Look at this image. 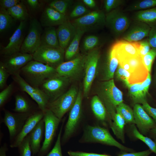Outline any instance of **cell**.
I'll list each match as a JSON object with an SVG mask.
<instances>
[{"label": "cell", "mask_w": 156, "mask_h": 156, "mask_svg": "<svg viewBox=\"0 0 156 156\" xmlns=\"http://www.w3.org/2000/svg\"><path fill=\"white\" fill-rule=\"evenodd\" d=\"M133 112L135 124L141 133L145 135L149 132L150 130L156 127V123L146 112L142 105L139 104H135Z\"/></svg>", "instance_id": "19"}, {"label": "cell", "mask_w": 156, "mask_h": 156, "mask_svg": "<svg viewBox=\"0 0 156 156\" xmlns=\"http://www.w3.org/2000/svg\"><path fill=\"white\" fill-rule=\"evenodd\" d=\"M100 57V52L97 48L90 51L86 55L83 69V94L84 96H88L96 77Z\"/></svg>", "instance_id": "7"}, {"label": "cell", "mask_w": 156, "mask_h": 156, "mask_svg": "<svg viewBox=\"0 0 156 156\" xmlns=\"http://www.w3.org/2000/svg\"><path fill=\"white\" fill-rule=\"evenodd\" d=\"M100 42L99 38L94 35H89L84 39L83 47L86 51H90L95 48L99 45Z\"/></svg>", "instance_id": "41"}, {"label": "cell", "mask_w": 156, "mask_h": 156, "mask_svg": "<svg viewBox=\"0 0 156 156\" xmlns=\"http://www.w3.org/2000/svg\"><path fill=\"white\" fill-rule=\"evenodd\" d=\"M133 18L134 21L144 23L151 27L156 25V7L136 11Z\"/></svg>", "instance_id": "26"}, {"label": "cell", "mask_w": 156, "mask_h": 156, "mask_svg": "<svg viewBox=\"0 0 156 156\" xmlns=\"http://www.w3.org/2000/svg\"><path fill=\"white\" fill-rule=\"evenodd\" d=\"M155 7H156V0H138L128 6L124 11L136 12Z\"/></svg>", "instance_id": "33"}, {"label": "cell", "mask_w": 156, "mask_h": 156, "mask_svg": "<svg viewBox=\"0 0 156 156\" xmlns=\"http://www.w3.org/2000/svg\"><path fill=\"white\" fill-rule=\"evenodd\" d=\"M68 154L69 156H112L111 155L100 154L94 153H89L81 151H68Z\"/></svg>", "instance_id": "54"}, {"label": "cell", "mask_w": 156, "mask_h": 156, "mask_svg": "<svg viewBox=\"0 0 156 156\" xmlns=\"http://www.w3.org/2000/svg\"><path fill=\"white\" fill-rule=\"evenodd\" d=\"M32 107L28 100L22 96L18 95L15 97V107L13 110L19 113L32 112Z\"/></svg>", "instance_id": "35"}, {"label": "cell", "mask_w": 156, "mask_h": 156, "mask_svg": "<svg viewBox=\"0 0 156 156\" xmlns=\"http://www.w3.org/2000/svg\"><path fill=\"white\" fill-rule=\"evenodd\" d=\"M156 57V50L151 49L146 54L142 57L143 63L150 73L153 62Z\"/></svg>", "instance_id": "47"}, {"label": "cell", "mask_w": 156, "mask_h": 156, "mask_svg": "<svg viewBox=\"0 0 156 156\" xmlns=\"http://www.w3.org/2000/svg\"><path fill=\"white\" fill-rule=\"evenodd\" d=\"M82 92L79 90L75 102L70 111L68 118L61 139L62 143H64L71 137L80 123L82 116Z\"/></svg>", "instance_id": "11"}, {"label": "cell", "mask_w": 156, "mask_h": 156, "mask_svg": "<svg viewBox=\"0 0 156 156\" xmlns=\"http://www.w3.org/2000/svg\"><path fill=\"white\" fill-rule=\"evenodd\" d=\"M21 72L26 81L36 88H39L46 80L57 74L55 68L34 60L27 63Z\"/></svg>", "instance_id": "1"}, {"label": "cell", "mask_w": 156, "mask_h": 156, "mask_svg": "<svg viewBox=\"0 0 156 156\" xmlns=\"http://www.w3.org/2000/svg\"><path fill=\"white\" fill-rule=\"evenodd\" d=\"M148 39L151 48L156 50V25L151 27Z\"/></svg>", "instance_id": "51"}, {"label": "cell", "mask_w": 156, "mask_h": 156, "mask_svg": "<svg viewBox=\"0 0 156 156\" xmlns=\"http://www.w3.org/2000/svg\"><path fill=\"white\" fill-rule=\"evenodd\" d=\"M13 88V84H10L0 93V106L2 107L10 96Z\"/></svg>", "instance_id": "49"}, {"label": "cell", "mask_w": 156, "mask_h": 156, "mask_svg": "<svg viewBox=\"0 0 156 156\" xmlns=\"http://www.w3.org/2000/svg\"><path fill=\"white\" fill-rule=\"evenodd\" d=\"M71 0H55L52 1L49 4V6L60 13L66 15L69 7L72 4Z\"/></svg>", "instance_id": "39"}, {"label": "cell", "mask_w": 156, "mask_h": 156, "mask_svg": "<svg viewBox=\"0 0 156 156\" xmlns=\"http://www.w3.org/2000/svg\"><path fill=\"white\" fill-rule=\"evenodd\" d=\"M5 11L15 20L20 22L27 20L29 16L26 7L22 1Z\"/></svg>", "instance_id": "32"}, {"label": "cell", "mask_w": 156, "mask_h": 156, "mask_svg": "<svg viewBox=\"0 0 156 156\" xmlns=\"http://www.w3.org/2000/svg\"><path fill=\"white\" fill-rule=\"evenodd\" d=\"M14 20L5 10H0V33H3L10 28L12 25Z\"/></svg>", "instance_id": "38"}, {"label": "cell", "mask_w": 156, "mask_h": 156, "mask_svg": "<svg viewBox=\"0 0 156 156\" xmlns=\"http://www.w3.org/2000/svg\"><path fill=\"white\" fill-rule=\"evenodd\" d=\"M116 112L122 117L126 123L135 124L133 110L128 105L121 103L116 107Z\"/></svg>", "instance_id": "34"}, {"label": "cell", "mask_w": 156, "mask_h": 156, "mask_svg": "<svg viewBox=\"0 0 156 156\" xmlns=\"http://www.w3.org/2000/svg\"><path fill=\"white\" fill-rule=\"evenodd\" d=\"M67 21L66 15L62 14L48 6L44 9L40 16V23L42 27H54Z\"/></svg>", "instance_id": "21"}, {"label": "cell", "mask_w": 156, "mask_h": 156, "mask_svg": "<svg viewBox=\"0 0 156 156\" xmlns=\"http://www.w3.org/2000/svg\"><path fill=\"white\" fill-rule=\"evenodd\" d=\"M90 105L92 111L96 118L102 122L105 121L107 117V110L98 96L95 95L93 96Z\"/></svg>", "instance_id": "28"}, {"label": "cell", "mask_w": 156, "mask_h": 156, "mask_svg": "<svg viewBox=\"0 0 156 156\" xmlns=\"http://www.w3.org/2000/svg\"><path fill=\"white\" fill-rule=\"evenodd\" d=\"M27 20L21 21L20 24L9 39L8 44L3 48L1 54L5 57L20 52L24 40V33Z\"/></svg>", "instance_id": "18"}, {"label": "cell", "mask_w": 156, "mask_h": 156, "mask_svg": "<svg viewBox=\"0 0 156 156\" xmlns=\"http://www.w3.org/2000/svg\"><path fill=\"white\" fill-rule=\"evenodd\" d=\"M86 55H78L73 59L63 62L56 68L57 73L68 79L79 75L84 69Z\"/></svg>", "instance_id": "15"}, {"label": "cell", "mask_w": 156, "mask_h": 156, "mask_svg": "<svg viewBox=\"0 0 156 156\" xmlns=\"http://www.w3.org/2000/svg\"><path fill=\"white\" fill-rule=\"evenodd\" d=\"M133 133L136 138L143 142L149 148V149L156 155V141H154L150 138L145 136L137 129L134 124L131 126Z\"/></svg>", "instance_id": "37"}, {"label": "cell", "mask_w": 156, "mask_h": 156, "mask_svg": "<svg viewBox=\"0 0 156 156\" xmlns=\"http://www.w3.org/2000/svg\"><path fill=\"white\" fill-rule=\"evenodd\" d=\"M124 0H104L103 1L104 8L107 12L119 8V7L125 3Z\"/></svg>", "instance_id": "44"}, {"label": "cell", "mask_w": 156, "mask_h": 156, "mask_svg": "<svg viewBox=\"0 0 156 156\" xmlns=\"http://www.w3.org/2000/svg\"><path fill=\"white\" fill-rule=\"evenodd\" d=\"M30 96L37 103L40 110L44 113L47 109V106L49 102L47 95L40 88Z\"/></svg>", "instance_id": "36"}, {"label": "cell", "mask_w": 156, "mask_h": 156, "mask_svg": "<svg viewBox=\"0 0 156 156\" xmlns=\"http://www.w3.org/2000/svg\"><path fill=\"white\" fill-rule=\"evenodd\" d=\"M110 125V127L116 137L123 142H125L124 128L125 122L122 117L118 113L114 115Z\"/></svg>", "instance_id": "29"}, {"label": "cell", "mask_w": 156, "mask_h": 156, "mask_svg": "<svg viewBox=\"0 0 156 156\" xmlns=\"http://www.w3.org/2000/svg\"><path fill=\"white\" fill-rule=\"evenodd\" d=\"M29 134L18 147L20 156H31L32 153L29 142Z\"/></svg>", "instance_id": "42"}, {"label": "cell", "mask_w": 156, "mask_h": 156, "mask_svg": "<svg viewBox=\"0 0 156 156\" xmlns=\"http://www.w3.org/2000/svg\"><path fill=\"white\" fill-rule=\"evenodd\" d=\"M151 29L148 25L133 20L121 36V40L130 42L141 41L148 37Z\"/></svg>", "instance_id": "17"}, {"label": "cell", "mask_w": 156, "mask_h": 156, "mask_svg": "<svg viewBox=\"0 0 156 156\" xmlns=\"http://www.w3.org/2000/svg\"><path fill=\"white\" fill-rule=\"evenodd\" d=\"M112 47L115 51L119 62L139 55L138 49L134 42L120 40L116 42Z\"/></svg>", "instance_id": "23"}, {"label": "cell", "mask_w": 156, "mask_h": 156, "mask_svg": "<svg viewBox=\"0 0 156 156\" xmlns=\"http://www.w3.org/2000/svg\"><path fill=\"white\" fill-rule=\"evenodd\" d=\"M100 93L98 96L105 106L111 122L116 107L123 102L122 93L115 86L113 79L102 84Z\"/></svg>", "instance_id": "3"}, {"label": "cell", "mask_w": 156, "mask_h": 156, "mask_svg": "<svg viewBox=\"0 0 156 156\" xmlns=\"http://www.w3.org/2000/svg\"><path fill=\"white\" fill-rule=\"evenodd\" d=\"M8 150L6 144L1 146L0 148V156H6V152Z\"/></svg>", "instance_id": "59"}, {"label": "cell", "mask_w": 156, "mask_h": 156, "mask_svg": "<svg viewBox=\"0 0 156 156\" xmlns=\"http://www.w3.org/2000/svg\"><path fill=\"white\" fill-rule=\"evenodd\" d=\"M40 46L56 48L61 47L59 45L56 29L54 27H45L41 35Z\"/></svg>", "instance_id": "25"}, {"label": "cell", "mask_w": 156, "mask_h": 156, "mask_svg": "<svg viewBox=\"0 0 156 156\" xmlns=\"http://www.w3.org/2000/svg\"><path fill=\"white\" fill-rule=\"evenodd\" d=\"M20 2L19 0H0V10H6Z\"/></svg>", "instance_id": "52"}, {"label": "cell", "mask_w": 156, "mask_h": 156, "mask_svg": "<svg viewBox=\"0 0 156 156\" xmlns=\"http://www.w3.org/2000/svg\"><path fill=\"white\" fill-rule=\"evenodd\" d=\"M152 153V152L148 149L137 152H125L118 156H149Z\"/></svg>", "instance_id": "55"}, {"label": "cell", "mask_w": 156, "mask_h": 156, "mask_svg": "<svg viewBox=\"0 0 156 156\" xmlns=\"http://www.w3.org/2000/svg\"><path fill=\"white\" fill-rule=\"evenodd\" d=\"M44 115V112L41 110L35 111L31 114L27 119L21 131L11 144L10 146L12 148H18L24 138L43 118Z\"/></svg>", "instance_id": "20"}, {"label": "cell", "mask_w": 156, "mask_h": 156, "mask_svg": "<svg viewBox=\"0 0 156 156\" xmlns=\"http://www.w3.org/2000/svg\"><path fill=\"white\" fill-rule=\"evenodd\" d=\"M115 73L117 78L123 82L127 87L130 85L129 80L130 77V73L119 64Z\"/></svg>", "instance_id": "46"}, {"label": "cell", "mask_w": 156, "mask_h": 156, "mask_svg": "<svg viewBox=\"0 0 156 156\" xmlns=\"http://www.w3.org/2000/svg\"><path fill=\"white\" fill-rule=\"evenodd\" d=\"M10 75L4 68L1 62L0 64V88H3L5 86L7 79Z\"/></svg>", "instance_id": "50"}, {"label": "cell", "mask_w": 156, "mask_h": 156, "mask_svg": "<svg viewBox=\"0 0 156 156\" xmlns=\"http://www.w3.org/2000/svg\"><path fill=\"white\" fill-rule=\"evenodd\" d=\"M105 14L102 10H95L77 18L71 23L77 28L85 32L99 29L105 26Z\"/></svg>", "instance_id": "9"}, {"label": "cell", "mask_w": 156, "mask_h": 156, "mask_svg": "<svg viewBox=\"0 0 156 156\" xmlns=\"http://www.w3.org/2000/svg\"><path fill=\"white\" fill-rule=\"evenodd\" d=\"M119 64L130 73L129 85L142 83L149 73L139 55L127 58L119 62Z\"/></svg>", "instance_id": "5"}, {"label": "cell", "mask_w": 156, "mask_h": 156, "mask_svg": "<svg viewBox=\"0 0 156 156\" xmlns=\"http://www.w3.org/2000/svg\"><path fill=\"white\" fill-rule=\"evenodd\" d=\"M80 143H97L116 147L125 152H133L116 141L106 128L99 126L87 125L85 128Z\"/></svg>", "instance_id": "2"}, {"label": "cell", "mask_w": 156, "mask_h": 156, "mask_svg": "<svg viewBox=\"0 0 156 156\" xmlns=\"http://www.w3.org/2000/svg\"><path fill=\"white\" fill-rule=\"evenodd\" d=\"M142 107L143 109L156 123V108L151 107L148 103L146 101H144L142 103Z\"/></svg>", "instance_id": "53"}, {"label": "cell", "mask_w": 156, "mask_h": 156, "mask_svg": "<svg viewBox=\"0 0 156 156\" xmlns=\"http://www.w3.org/2000/svg\"><path fill=\"white\" fill-rule=\"evenodd\" d=\"M127 87L130 95L135 104H142L146 101L145 97L146 93L142 87L141 83L131 84Z\"/></svg>", "instance_id": "31"}, {"label": "cell", "mask_w": 156, "mask_h": 156, "mask_svg": "<svg viewBox=\"0 0 156 156\" xmlns=\"http://www.w3.org/2000/svg\"><path fill=\"white\" fill-rule=\"evenodd\" d=\"M105 26L116 37L121 36L129 27L131 21L128 16L119 8L105 14Z\"/></svg>", "instance_id": "6"}, {"label": "cell", "mask_w": 156, "mask_h": 156, "mask_svg": "<svg viewBox=\"0 0 156 156\" xmlns=\"http://www.w3.org/2000/svg\"><path fill=\"white\" fill-rule=\"evenodd\" d=\"M64 53L61 47L40 46L33 54V59L56 68L63 62Z\"/></svg>", "instance_id": "10"}, {"label": "cell", "mask_w": 156, "mask_h": 156, "mask_svg": "<svg viewBox=\"0 0 156 156\" xmlns=\"http://www.w3.org/2000/svg\"><path fill=\"white\" fill-rule=\"evenodd\" d=\"M26 2L28 6L31 10H36L40 7V4L38 0H27Z\"/></svg>", "instance_id": "56"}, {"label": "cell", "mask_w": 156, "mask_h": 156, "mask_svg": "<svg viewBox=\"0 0 156 156\" xmlns=\"http://www.w3.org/2000/svg\"><path fill=\"white\" fill-rule=\"evenodd\" d=\"M3 65L10 75L20 73L21 69L33 59V55L20 52L6 57Z\"/></svg>", "instance_id": "16"}, {"label": "cell", "mask_w": 156, "mask_h": 156, "mask_svg": "<svg viewBox=\"0 0 156 156\" xmlns=\"http://www.w3.org/2000/svg\"><path fill=\"white\" fill-rule=\"evenodd\" d=\"M90 12L82 3L77 4L74 8L70 14V17L72 18H77L88 13Z\"/></svg>", "instance_id": "48"}, {"label": "cell", "mask_w": 156, "mask_h": 156, "mask_svg": "<svg viewBox=\"0 0 156 156\" xmlns=\"http://www.w3.org/2000/svg\"><path fill=\"white\" fill-rule=\"evenodd\" d=\"M13 76L14 79L18 85L21 89L27 93L30 96L33 93L36 92L39 88L32 86L22 78L20 73L16 74Z\"/></svg>", "instance_id": "40"}, {"label": "cell", "mask_w": 156, "mask_h": 156, "mask_svg": "<svg viewBox=\"0 0 156 156\" xmlns=\"http://www.w3.org/2000/svg\"><path fill=\"white\" fill-rule=\"evenodd\" d=\"M63 124L61 126L55 144L52 150L46 156H63L61 149V134Z\"/></svg>", "instance_id": "45"}, {"label": "cell", "mask_w": 156, "mask_h": 156, "mask_svg": "<svg viewBox=\"0 0 156 156\" xmlns=\"http://www.w3.org/2000/svg\"><path fill=\"white\" fill-rule=\"evenodd\" d=\"M107 59L105 77L106 81L113 79L119 65L118 60L112 47L109 51Z\"/></svg>", "instance_id": "30"}, {"label": "cell", "mask_w": 156, "mask_h": 156, "mask_svg": "<svg viewBox=\"0 0 156 156\" xmlns=\"http://www.w3.org/2000/svg\"><path fill=\"white\" fill-rule=\"evenodd\" d=\"M44 113V139L38 153V156H44L48 152L61 120L48 109Z\"/></svg>", "instance_id": "8"}, {"label": "cell", "mask_w": 156, "mask_h": 156, "mask_svg": "<svg viewBox=\"0 0 156 156\" xmlns=\"http://www.w3.org/2000/svg\"><path fill=\"white\" fill-rule=\"evenodd\" d=\"M78 91L72 87L54 101L49 102L47 109L51 111L59 119L71 109L74 105Z\"/></svg>", "instance_id": "4"}, {"label": "cell", "mask_w": 156, "mask_h": 156, "mask_svg": "<svg viewBox=\"0 0 156 156\" xmlns=\"http://www.w3.org/2000/svg\"><path fill=\"white\" fill-rule=\"evenodd\" d=\"M83 2L85 5L90 8H93L96 6V3L94 0H83Z\"/></svg>", "instance_id": "58"}, {"label": "cell", "mask_w": 156, "mask_h": 156, "mask_svg": "<svg viewBox=\"0 0 156 156\" xmlns=\"http://www.w3.org/2000/svg\"><path fill=\"white\" fill-rule=\"evenodd\" d=\"M77 29L71 22L67 21L58 26L56 29L60 47L64 50L73 39Z\"/></svg>", "instance_id": "22"}, {"label": "cell", "mask_w": 156, "mask_h": 156, "mask_svg": "<svg viewBox=\"0 0 156 156\" xmlns=\"http://www.w3.org/2000/svg\"><path fill=\"white\" fill-rule=\"evenodd\" d=\"M85 32L77 29L76 32L65 52L64 58L68 61L75 57L78 55L79 44L81 38Z\"/></svg>", "instance_id": "27"}, {"label": "cell", "mask_w": 156, "mask_h": 156, "mask_svg": "<svg viewBox=\"0 0 156 156\" xmlns=\"http://www.w3.org/2000/svg\"><path fill=\"white\" fill-rule=\"evenodd\" d=\"M151 82V76L150 73H149L146 79L141 83L142 86L146 93L148 92Z\"/></svg>", "instance_id": "57"}, {"label": "cell", "mask_w": 156, "mask_h": 156, "mask_svg": "<svg viewBox=\"0 0 156 156\" xmlns=\"http://www.w3.org/2000/svg\"><path fill=\"white\" fill-rule=\"evenodd\" d=\"M133 42L138 49L139 55L142 57L146 54L151 49L148 38Z\"/></svg>", "instance_id": "43"}, {"label": "cell", "mask_w": 156, "mask_h": 156, "mask_svg": "<svg viewBox=\"0 0 156 156\" xmlns=\"http://www.w3.org/2000/svg\"><path fill=\"white\" fill-rule=\"evenodd\" d=\"M44 123L42 118L29 134L32 156L38 153L41 148L40 144L44 132Z\"/></svg>", "instance_id": "24"}, {"label": "cell", "mask_w": 156, "mask_h": 156, "mask_svg": "<svg viewBox=\"0 0 156 156\" xmlns=\"http://www.w3.org/2000/svg\"><path fill=\"white\" fill-rule=\"evenodd\" d=\"M68 79L57 73L46 80L40 87L52 102L62 95Z\"/></svg>", "instance_id": "14"}, {"label": "cell", "mask_w": 156, "mask_h": 156, "mask_svg": "<svg viewBox=\"0 0 156 156\" xmlns=\"http://www.w3.org/2000/svg\"><path fill=\"white\" fill-rule=\"evenodd\" d=\"M34 112L14 113L8 110L5 111L3 120L8 128L11 144L21 131L27 119Z\"/></svg>", "instance_id": "13"}, {"label": "cell", "mask_w": 156, "mask_h": 156, "mask_svg": "<svg viewBox=\"0 0 156 156\" xmlns=\"http://www.w3.org/2000/svg\"><path fill=\"white\" fill-rule=\"evenodd\" d=\"M149 132L155 136H156V127L153 128Z\"/></svg>", "instance_id": "60"}, {"label": "cell", "mask_w": 156, "mask_h": 156, "mask_svg": "<svg viewBox=\"0 0 156 156\" xmlns=\"http://www.w3.org/2000/svg\"><path fill=\"white\" fill-rule=\"evenodd\" d=\"M42 27L36 18L30 20L28 33L24 39L20 52L33 55L40 47L43 32Z\"/></svg>", "instance_id": "12"}]
</instances>
